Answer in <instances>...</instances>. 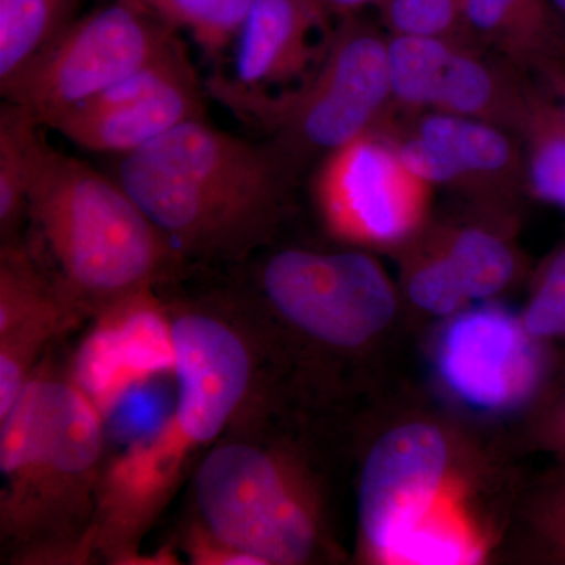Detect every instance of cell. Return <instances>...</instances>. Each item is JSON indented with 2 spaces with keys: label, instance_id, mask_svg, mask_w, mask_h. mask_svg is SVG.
<instances>
[{
  "label": "cell",
  "instance_id": "obj_1",
  "mask_svg": "<svg viewBox=\"0 0 565 565\" xmlns=\"http://www.w3.org/2000/svg\"><path fill=\"white\" fill-rule=\"evenodd\" d=\"M172 338V412L104 465L88 542L115 559H136L137 542L172 500L192 457L232 422L250 385L247 345L228 323L180 315Z\"/></svg>",
  "mask_w": 565,
  "mask_h": 565
},
{
  "label": "cell",
  "instance_id": "obj_2",
  "mask_svg": "<svg viewBox=\"0 0 565 565\" xmlns=\"http://www.w3.org/2000/svg\"><path fill=\"white\" fill-rule=\"evenodd\" d=\"M288 167L274 145L199 118L122 154L117 180L174 250L236 255L274 222Z\"/></svg>",
  "mask_w": 565,
  "mask_h": 565
},
{
  "label": "cell",
  "instance_id": "obj_3",
  "mask_svg": "<svg viewBox=\"0 0 565 565\" xmlns=\"http://www.w3.org/2000/svg\"><path fill=\"white\" fill-rule=\"evenodd\" d=\"M104 416L73 377L35 371L0 416V523L25 550L88 548Z\"/></svg>",
  "mask_w": 565,
  "mask_h": 565
},
{
  "label": "cell",
  "instance_id": "obj_4",
  "mask_svg": "<svg viewBox=\"0 0 565 565\" xmlns=\"http://www.w3.org/2000/svg\"><path fill=\"white\" fill-rule=\"evenodd\" d=\"M70 303L106 308L150 288L173 245L120 181L44 143L29 195Z\"/></svg>",
  "mask_w": 565,
  "mask_h": 565
},
{
  "label": "cell",
  "instance_id": "obj_5",
  "mask_svg": "<svg viewBox=\"0 0 565 565\" xmlns=\"http://www.w3.org/2000/svg\"><path fill=\"white\" fill-rule=\"evenodd\" d=\"M215 98L274 137L289 162L327 158L374 132L392 102L388 40L355 14L327 39L318 68L294 90L270 95L214 81Z\"/></svg>",
  "mask_w": 565,
  "mask_h": 565
},
{
  "label": "cell",
  "instance_id": "obj_6",
  "mask_svg": "<svg viewBox=\"0 0 565 565\" xmlns=\"http://www.w3.org/2000/svg\"><path fill=\"white\" fill-rule=\"evenodd\" d=\"M177 31L139 0H118L76 20L2 95L41 126L154 61Z\"/></svg>",
  "mask_w": 565,
  "mask_h": 565
},
{
  "label": "cell",
  "instance_id": "obj_7",
  "mask_svg": "<svg viewBox=\"0 0 565 565\" xmlns=\"http://www.w3.org/2000/svg\"><path fill=\"white\" fill-rule=\"evenodd\" d=\"M195 498L202 525L262 565L300 564L313 552L310 511L280 460L259 446L212 448L196 470Z\"/></svg>",
  "mask_w": 565,
  "mask_h": 565
},
{
  "label": "cell",
  "instance_id": "obj_8",
  "mask_svg": "<svg viewBox=\"0 0 565 565\" xmlns=\"http://www.w3.org/2000/svg\"><path fill=\"white\" fill-rule=\"evenodd\" d=\"M263 286L286 321L338 348L366 343L396 311L384 270L362 253L280 252L264 267Z\"/></svg>",
  "mask_w": 565,
  "mask_h": 565
},
{
  "label": "cell",
  "instance_id": "obj_9",
  "mask_svg": "<svg viewBox=\"0 0 565 565\" xmlns=\"http://www.w3.org/2000/svg\"><path fill=\"white\" fill-rule=\"evenodd\" d=\"M429 188L377 131L323 158L315 178L316 200L330 228L370 243H393L411 233L426 210Z\"/></svg>",
  "mask_w": 565,
  "mask_h": 565
},
{
  "label": "cell",
  "instance_id": "obj_10",
  "mask_svg": "<svg viewBox=\"0 0 565 565\" xmlns=\"http://www.w3.org/2000/svg\"><path fill=\"white\" fill-rule=\"evenodd\" d=\"M71 374L104 419L151 379L173 373L172 321L150 288L103 308Z\"/></svg>",
  "mask_w": 565,
  "mask_h": 565
},
{
  "label": "cell",
  "instance_id": "obj_11",
  "mask_svg": "<svg viewBox=\"0 0 565 565\" xmlns=\"http://www.w3.org/2000/svg\"><path fill=\"white\" fill-rule=\"evenodd\" d=\"M448 449L429 424H405L371 449L360 482L359 514L374 552L385 556L397 539L429 514L444 479Z\"/></svg>",
  "mask_w": 565,
  "mask_h": 565
},
{
  "label": "cell",
  "instance_id": "obj_12",
  "mask_svg": "<svg viewBox=\"0 0 565 565\" xmlns=\"http://www.w3.org/2000/svg\"><path fill=\"white\" fill-rule=\"evenodd\" d=\"M527 330L498 308L460 315L446 330L438 366L449 388L478 408L523 399L537 381Z\"/></svg>",
  "mask_w": 565,
  "mask_h": 565
},
{
  "label": "cell",
  "instance_id": "obj_13",
  "mask_svg": "<svg viewBox=\"0 0 565 565\" xmlns=\"http://www.w3.org/2000/svg\"><path fill=\"white\" fill-rule=\"evenodd\" d=\"M539 95L504 58L487 57L460 36H435L427 46L415 107L490 122L523 137Z\"/></svg>",
  "mask_w": 565,
  "mask_h": 565
},
{
  "label": "cell",
  "instance_id": "obj_14",
  "mask_svg": "<svg viewBox=\"0 0 565 565\" xmlns=\"http://www.w3.org/2000/svg\"><path fill=\"white\" fill-rule=\"evenodd\" d=\"M393 143L405 167L430 185L498 188L526 181V159L512 132L490 122L433 110Z\"/></svg>",
  "mask_w": 565,
  "mask_h": 565
},
{
  "label": "cell",
  "instance_id": "obj_15",
  "mask_svg": "<svg viewBox=\"0 0 565 565\" xmlns=\"http://www.w3.org/2000/svg\"><path fill=\"white\" fill-rule=\"evenodd\" d=\"M70 318V302L44 281L28 256L3 245L0 259V416L35 373L44 345Z\"/></svg>",
  "mask_w": 565,
  "mask_h": 565
},
{
  "label": "cell",
  "instance_id": "obj_16",
  "mask_svg": "<svg viewBox=\"0 0 565 565\" xmlns=\"http://www.w3.org/2000/svg\"><path fill=\"white\" fill-rule=\"evenodd\" d=\"M327 17L315 0H253L236 40L234 87L267 92L302 79L315 61L316 29Z\"/></svg>",
  "mask_w": 565,
  "mask_h": 565
},
{
  "label": "cell",
  "instance_id": "obj_17",
  "mask_svg": "<svg viewBox=\"0 0 565 565\" xmlns=\"http://www.w3.org/2000/svg\"><path fill=\"white\" fill-rule=\"evenodd\" d=\"M204 118L196 74L172 82L161 90L115 104L106 109L63 111L47 122L77 147L128 154L172 131L182 122Z\"/></svg>",
  "mask_w": 565,
  "mask_h": 565
},
{
  "label": "cell",
  "instance_id": "obj_18",
  "mask_svg": "<svg viewBox=\"0 0 565 565\" xmlns=\"http://www.w3.org/2000/svg\"><path fill=\"white\" fill-rule=\"evenodd\" d=\"M465 31L522 73L565 65V40L550 0H463Z\"/></svg>",
  "mask_w": 565,
  "mask_h": 565
},
{
  "label": "cell",
  "instance_id": "obj_19",
  "mask_svg": "<svg viewBox=\"0 0 565 565\" xmlns=\"http://www.w3.org/2000/svg\"><path fill=\"white\" fill-rule=\"evenodd\" d=\"M81 0H0V90L73 24Z\"/></svg>",
  "mask_w": 565,
  "mask_h": 565
},
{
  "label": "cell",
  "instance_id": "obj_20",
  "mask_svg": "<svg viewBox=\"0 0 565 565\" xmlns=\"http://www.w3.org/2000/svg\"><path fill=\"white\" fill-rule=\"evenodd\" d=\"M41 125L20 106L7 102L0 110V230L10 236L25 214L44 141Z\"/></svg>",
  "mask_w": 565,
  "mask_h": 565
},
{
  "label": "cell",
  "instance_id": "obj_21",
  "mask_svg": "<svg viewBox=\"0 0 565 565\" xmlns=\"http://www.w3.org/2000/svg\"><path fill=\"white\" fill-rule=\"evenodd\" d=\"M441 258L465 302L503 291L515 270L511 250L498 237L481 230L457 234Z\"/></svg>",
  "mask_w": 565,
  "mask_h": 565
},
{
  "label": "cell",
  "instance_id": "obj_22",
  "mask_svg": "<svg viewBox=\"0 0 565 565\" xmlns=\"http://www.w3.org/2000/svg\"><path fill=\"white\" fill-rule=\"evenodd\" d=\"M159 20L191 33L200 50L222 55L237 40L253 0H139Z\"/></svg>",
  "mask_w": 565,
  "mask_h": 565
},
{
  "label": "cell",
  "instance_id": "obj_23",
  "mask_svg": "<svg viewBox=\"0 0 565 565\" xmlns=\"http://www.w3.org/2000/svg\"><path fill=\"white\" fill-rule=\"evenodd\" d=\"M523 139L526 182L539 199L565 210V125L553 96L539 95Z\"/></svg>",
  "mask_w": 565,
  "mask_h": 565
},
{
  "label": "cell",
  "instance_id": "obj_24",
  "mask_svg": "<svg viewBox=\"0 0 565 565\" xmlns=\"http://www.w3.org/2000/svg\"><path fill=\"white\" fill-rule=\"evenodd\" d=\"M393 35L456 39L465 31L462 0H379Z\"/></svg>",
  "mask_w": 565,
  "mask_h": 565
},
{
  "label": "cell",
  "instance_id": "obj_25",
  "mask_svg": "<svg viewBox=\"0 0 565 565\" xmlns=\"http://www.w3.org/2000/svg\"><path fill=\"white\" fill-rule=\"evenodd\" d=\"M429 514L394 542L385 557L404 564H465L475 561L471 546L444 522H434Z\"/></svg>",
  "mask_w": 565,
  "mask_h": 565
},
{
  "label": "cell",
  "instance_id": "obj_26",
  "mask_svg": "<svg viewBox=\"0 0 565 565\" xmlns=\"http://www.w3.org/2000/svg\"><path fill=\"white\" fill-rule=\"evenodd\" d=\"M525 329L535 338L565 337V248L553 256L525 315Z\"/></svg>",
  "mask_w": 565,
  "mask_h": 565
},
{
  "label": "cell",
  "instance_id": "obj_27",
  "mask_svg": "<svg viewBox=\"0 0 565 565\" xmlns=\"http://www.w3.org/2000/svg\"><path fill=\"white\" fill-rule=\"evenodd\" d=\"M408 294L415 305L433 315L452 313L465 302L441 255L412 275Z\"/></svg>",
  "mask_w": 565,
  "mask_h": 565
},
{
  "label": "cell",
  "instance_id": "obj_28",
  "mask_svg": "<svg viewBox=\"0 0 565 565\" xmlns=\"http://www.w3.org/2000/svg\"><path fill=\"white\" fill-rule=\"evenodd\" d=\"M184 550L191 563L196 565H262L247 553L223 544L202 523L192 527Z\"/></svg>",
  "mask_w": 565,
  "mask_h": 565
},
{
  "label": "cell",
  "instance_id": "obj_29",
  "mask_svg": "<svg viewBox=\"0 0 565 565\" xmlns=\"http://www.w3.org/2000/svg\"><path fill=\"white\" fill-rule=\"evenodd\" d=\"M315 2L318 3L319 9L323 11L326 17L341 14L344 18L355 14L356 11L371 6V3L377 6L379 0H315Z\"/></svg>",
  "mask_w": 565,
  "mask_h": 565
},
{
  "label": "cell",
  "instance_id": "obj_30",
  "mask_svg": "<svg viewBox=\"0 0 565 565\" xmlns=\"http://www.w3.org/2000/svg\"><path fill=\"white\" fill-rule=\"evenodd\" d=\"M542 79H545L548 84V90L552 92V96L555 98L557 107H559L565 125V65L546 71Z\"/></svg>",
  "mask_w": 565,
  "mask_h": 565
},
{
  "label": "cell",
  "instance_id": "obj_31",
  "mask_svg": "<svg viewBox=\"0 0 565 565\" xmlns=\"http://www.w3.org/2000/svg\"><path fill=\"white\" fill-rule=\"evenodd\" d=\"M550 2H552L557 24H559L561 32H563L565 40V0H550Z\"/></svg>",
  "mask_w": 565,
  "mask_h": 565
},
{
  "label": "cell",
  "instance_id": "obj_32",
  "mask_svg": "<svg viewBox=\"0 0 565 565\" xmlns=\"http://www.w3.org/2000/svg\"><path fill=\"white\" fill-rule=\"evenodd\" d=\"M561 527H563V533L565 534V504L563 505V514L559 515Z\"/></svg>",
  "mask_w": 565,
  "mask_h": 565
},
{
  "label": "cell",
  "instance_id": "obj_33",
  "mask_svg": "<svg viewBox=\"0 0 565 565\" xmlns=\"http://www.w3.org/2000/svg\"><path fill=\"white\" fill-rule=\"evenodd\" d=\"M563 426L565 427V404H564V408H563Z\"/></svg>",
  "mask_w": 565,
  "mask_h": 565
},
{
  "label": "cell",
  "instance_id": "obj_34",
  "mask_svg": "<svg viewBox=\"0 0 565 565\" xmlns=\"http://www.w3.org/2000/svg\"><path fill=\"white\" fill-rule=\"evenodd\" d=\"M462 2H463V0H462Z\"/></svg>",
  "mask_w": 565,
  "mask_h": 565
}]
</instances>
